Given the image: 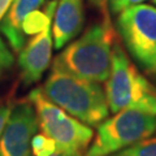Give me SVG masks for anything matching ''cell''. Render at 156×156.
<instances>
[{"mask_svg": "<svg viewBox=\"0 0 156 156\" xmlns=\"http://www.w3.org/2000/svg\"><path fill=\"white\" fill-rule=\"evenodd\" d=\"M41 90L50 101L89 126H98L109 115L100 83L80 78L58 65H52Z\"/></svg>", "mask_w": 156, "mask_h": 156, "instance_id": "cell-1", "label": "cell"}, {"mask_svg": "<svg viewBox=\"0 0 156 156\" xmlns=\"http://www.w3.org/2000/svg\"><path fill=\"white\" fill-rule=\"evenodd\" d=\"M113 43L115 33L108 20L94 23L68 44L53 64L80 78L101 83L109 76Z\"/></svg>", "mask_w": 156, "mask_h": 156, "instance_id": "cell-2", "label": "cell"}, {"mask_svg": "<svg viewBox=\"0 0 156 156\" xmlns=\"http://www.w3.org/2000/svg\"><path fill=\"white\" fill-rule=\"evenodd\" d=\"M109 112L136 109L156 116V89L139 73L119 43H113L111 70L105 81Z\"/></svg>", "mask_w": 156, "mask_h": 156, "instance_id": "cell-3", "label": "cell"}, {"mask_svg": "<svg viewBox=\"0 0 156 156\" xmlns=\"http://www.w3.org/2000/svg\"><path fill=\"white\" fill-rule=\"evenodd\" d=\"M27 100L34 105L42 133L55 140L57 151L83 156L89 148L94 130L61 109L43 95L41 87L31 90Z\"/></svg>", "mask_w": 156, "mask_h": 156, "instance_id": "cell-4", "label": "cell"}, {"mask_svg": "<svg viewBox=\"0 0 156 156\" xmlns=\"http://www.w3.org/2000/svg\"><path fill=\"white\" fill-rule=\"evenodd\" d=\"M156 131V116L136 109H122L96 126L89 148L83 156H109Z\"/></svg>", "mask_w": 156, "mask_h": 156, "instance_id": "cell-5", "label": "cell"}, {"mask_svg": "<svg viewBox=\"0 0 156 156\" xmlns=\"http://www.w3.org/2000/svg\"><path fill=\"white\" fill-rule=\"evenodd\" d=\"M117 29L135 64L144 73H156V7L138 4L119 13Z\"/></svg>", "mask_w": 156, "mask_h": 156, "instance_id": "cell-6", "label": "cell"}, {"mask_svg": "<svg viewBox=\"0 0 156 156\" xmlns=\"http://www.w3.org/2000/svg\"><path fill=\"white\" fill-rule=\"evenodd\" d=\"M39 129L35 108L29 100L13 104L0 136V156H33L31 140Z\"/></svg>", "mask_w": 156, "mask_h": 156, "instance_id": "cell-7", "label": "cell"}, {"mask_svg": "<svg viewBox=\"0 0 156 156\" xmlns=\"http://www.w3.org/2000/svg\"><path fill=\"white\" fill-rule=\"evenodd\" d=\"M52 47V23H50L41 33L33 35L18 52V66L21 70L20 78L25 86L41 81L42 76L51 64Z\"/></svg>", "mask_w": 156, "mask_h": 156, "instance_id": "cell-8", "label": "cell"}, {"mask_svg": "<svg viewBox=\"0 0 156 156\" xmlns=\"http://www.w3.org/2000/svg\"><path fill=\"white\" fill-rule=\"evenodd\" d=\"M52 21L53 47L61 50L83 29V0H57Z\"/></svg>", "mask_w": 156, "mask_h": 156, "instance_id": "cell-9", "label": "cell"}, {"mask_svg": "<svg viewBox=\"0 0 156 156\" xmlns=\"http://www.w3.org/2000/svg\"><path fill=\"white\" fill-rule=\"evenodd\" d=\"M47 0H13L12 5L0 21V33L7 39L13 52H20L26 43L22 33V23L31 12L37 11Z\"/></svg>", "mask_w": 156, "mask_h": 156, "instance_id": "cell-10", "label": "cell"}, {"mask_svg": "<svg viewBox=\"0 0 156 156\" xmlns=\"http://www.w3.org/2000/svg\"><path fill=\"white\" fill-rule=\"evenodd\" d=\"M109 156H156V138H146Z\"/></svg>", "mask_w": 156, "mask_h": 156, "instance_id": "cell-11", "label": "cell"}, {"mask_svg": "<svg viewBox=\"0 0 156 156\" xmlns=\"http://www.w3.org/2000/svg\"><path fill=\"white\" fill-rule=\"evenodd\" d=\"M57 151L55 140L44 133H37L31 140L33 156H51Z\"/></svg>", "mask_w": 156, "mask_h": 156, "instance_id": "cell-12", "label": "cell"}, {"mask_svg": "<svg viewBox=\"0 0 156 156\" xmlns=\"http://www.w3.org/2000/svg\"><path fill=\"white\" fill-rule=\"evenodd\" d=\"M13 62H14L13 51L4 42V39L0 37V81H2L3 76L12 68Z\"/></svg>", "mask_w": 156, "mask_h": 156, "instance_id": "cell-13", "label": "cell"}, {"mask_svg": "<svg viewBox=\"0 0 156 156\" xmlns=\"http://www.w3.org/2000/svg\"><path fill=\"white\" fill-rule=\"evenodd\" d=\"M146 0H109V7L112 13L119 14L126 8H130L133 5H138V4L144 3Z\"/></svg>", "mask_w": 156, "mask_h": 156, "instance_id": "cell-14", "label": "cell"}, {"mask_svg": "<svg viewBox=\"0 0 156 156\" xmlns=\"http://www.w3.org/2000/svg\"><path fill=\"white\" fill-rule=\"evenodd\" d=\"M12 107L13 104H4V105H0V136H2L4 128L9 120V116H11V112H12Z\"/></svg>", "mask_w": 156, "mask_h": 156, "instance_id": "cell-15", "label": "cell"}, {"mask_svg": "<svg viewBox=\"0 0 156 156\" xmlns=\"http://www.w3.org/2000/svg\"><path fill=\"white\" fill-rule=\"evenodd\" d=\"M12 3H13V0H0V21L5 16V13L8 12L9 7L12 5Z\"/></svg>", "mask_w": 156, "mask_h": 156, "instance_id": "cell-16", "label": "cell"}, {"mask_svg": "<svg viewBox=\"0 0 156 156\" xmlns=\"http://www.w3.org/2000/svg\"><path fill=\"white\" fill-rule=\"evenodd\" d=\"M91 5L94 7H98V8H103L104 7V2L105 0H89Z\"/></svg>", "mask_w": 156, "mask_h": 156, "instance_id": "cell-17", "label": "cell"}, {"mask_svg": "<svg viewBox=\"0 0 156 156\" xmlns=\"http://www.w3.org/2000/svg\"><path fill=\"white\" fill-rule=\"evenodd\" d=\"M51 156H78V155H70V154L62 152V151H56V152H55V154H52Z\"/></svg>", "mask_w": 156, "mask_h": 156, "instance_id": "cell-18", "label": "cell"}, {"mask_svg": "<svg viewBox=\"0 0 156 156\" xmlns=\"http://www.w3.org/2000/svg\"><path fill=\"white\" fill-rule=\"evenodd\" d=\"M154 2H155V4H156V0H154Z\"/></svg>", "mask_w": 156, "mask_h": 156, "instance_id": "cell-19", "label": "cell"}]
</instances>
